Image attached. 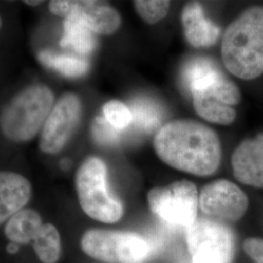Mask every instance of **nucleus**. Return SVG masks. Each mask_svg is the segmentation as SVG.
Returning a JSON list of instances; mask_svg holds the SVG:
<instances>
[{"label":"nucleus","instance_id":"1","mask_svg":"<svg viewBox=\"0 0 263 263\" xmlns=\"http://www.w3.org/2000/svg\"><path fill=\"white\" fill-rule=\"evenodd\" d=\"M154 148L160 159L171 167L199 177L216 173L221 159L217 135L192 120L166 124L154 138Z\"/></svg>","mask_w":263,"mask_h":263},{"label":"nucleus","instance_id":"2","mask_svg":"<svg viewBox=\"0 0 263 263\" xmlns=\"http://www.w3.org/2000/svg\"><path fill=\"white\" fill-rule=\"evenodd\" d=\"M226 68L252 80L263 73V6L246 10L226 28L221 44Z\"/></svg>","mask_w":263,"mask_h":263},{"label":"nucleus","instance_id":"3","mask_svg":"<svg viewBox=\"0 0 263 263\" xmlns=\"http://www.w3.org/2000/svg\"><path fill=\"white\" fill-rule=\"evenodd\" d=\"M54 95L44 85H33L16 96L0 116V128L13 141L33 139L53 108Z\"/></svg>","mask_w":263,"mask_h":263},{"label":"nucleus","instance_id":"4","mask_svg":"<svg viewBox=\"0 0 263 263\" xmlns=\"http://www.w3.org/2000/svg\"><path fill=\"white\" fill-rule=\"evenodd\" d=\"M76 187L80 207L89 217L104 223H115L124 214L121 201L107 186V169L98 157L84 160L76 172Z\"/></svg>","mask_w":263,"mask_h":263},{"label":"nucleus","instance_id":"5","mask_svg":"<svg viewBox=\"0 0 263 263\" xmlns=\"http://www.w3.org/2000/svg\"><path fill=\"white\" fill-rule=\"evenodd\" d=\"M80 248L86 255L103 263H145L151 254V244L143 236L100 228L86 230Z\"/></svg>","mask_w":263,"mask_h":263},{"label":"nucleus","instance_id":"6","mask_svg":"<svg viewBox=\"0 0 263 263\" xmlns=\"http://www.w3.org/2000/svg\"><path fill=\"white\" fill-rule=\"evenodd\" d=\"M192 263H232L235 236L228 226L209 218L196 219L185 229Z\"/></svg>","mask_w":263,"mask_h":263},{"label":"nucleus","instance_id":"7","mask_svg":"<svg viewBox=\"0 0 263 263\" xmlns=\"http://www.w3.org/2000/svg\"><path fill=\"white\" fill-rule=\"evenodd\" d=\"M147 203L151 212L171 226L186 229L197 219V187L188 180L152 188L147 193Z\"/></svg>","mask_w":263,"mask_h":263},{"label":"nucleus","instance_id":"8","mask_svg":"<svg viewBox=\"0 0 263 263\" xmlns=\"http://www.w3.org/2000/svg\"><path fill=\"white\" fill-rule=\"evenodd\" d=\"M199 207L206 216L216 221H237L246 214L249 199L232 181L218 179L202 188Z\"/></svg>","mask_w":263,"mask_h":263},{"label":"nucleus","instance_id":"9","mask_svg":"<svg viewBox=\"0 0 263 263\" xmlns=\"http://www.w3.org/2000/svg\"><path fill=\"white\" fill-rule=\"evenodd\" d=\"M49 9L59 17L77 20L100 34H112L121 25L119 13L100 1L54 0L49 2Z\"/></svg>","mask_w":263,"mask_h":263},{"label":"nucleus","instance_id":"10","mask_svg":"<svg viewBox=\"0 0 263 263\" xmlns=\"http://www.w3.org/2000/svg\"><path fill=\"white\" fill-rule=\"evenodd\" d=\"M81 115V103L74 94L64 95L53 106L42 128L40 148L47 154H57L76 130Z\"/></svg>","mask_w":263,"mask_h":263},{"label":"nucleus","instance_id":"11","mask_svg":"<svg viewBox=\"0 0 263 263\" xmlns=\"http://www.w3.org/2000/svg\"><path fill=\"white\" fill-rule=\"evenodd\" d=\"M231 163L238 181L263 188V134L243 141L233 152Z\"/></svg>","mask_w":263,"mask_h":263},{"label":"nucleus","instance_id":"12","mask_svg":"<svg viewBox=\"0 0 263 263\" xmlns=\"http://www.w3.org/2000/svg\"><path fill=\"white\" fill-rule=\"evenodd\" d=\"M31 184L24 176L13 172H0V226L28 205Z\"/></svg>","mask_w":263,"mask_h":263},{"label":"nucleus","instance_id":"13","mask_svg":"<svg viewBox=\"0 0 263 263\" xmlns=\"http://www.w3.org/2000/svg\"><path fill=\"white\" fill-rule=\"evenodd\" d=\"M184 35L193 47H209L216 43L220 29L205 17L202 6L192 2L185 5L181 14Z\"/></svg>","mask_w":263,"mask_h":263},{"label":"nucleus","instance_id":"14","mask_svg":"<svg viewBox=\"0 0 263 263\" xmlns=\"http://www.w3.org/2000/svg\"><path fill=\"white\" fill-rule=\"evenodd\" d=\"M221 70L207 58L188 61L181 70V82L190 94L211 89L222 77Z\"/></svg>","mask_w":263,"mask_h":263},{"label":"nucleus","instance_id":"15","mask_svg":"<svg viewBox=\"0 0 263 263\" xmlns=\"http://www.w3.org/2000/svg\"><path fill=\"white\" fill-rule=\"evenodd\" d=\"M43 226L42 217L32 209H23L10 217L4 226V234L11 243L28 245L32 243Z\"/></svg>","mask_w":263,"mask_h":263},{"label":"nucleus","instance_id":"16","mask_svg":"<svg viewBox=\"0 0 263 263\" xmlns=\"http://www.w3.org/2000/svg\"><path fill=\"white\" fill-rule=\"evenodd\" d=\"M191 95L194 108L203 119L220 125H229L235 120V110L229 105L219 103L207 92H194Z\"/></svg>","mask_w":263,"mask_h":263},{"label":"nucleus","instance_id":"17","mask_svg":"<svg viewBox=\"0 0 263 263\" xmlns=\"http://www.w3.org/2000/svg\"><path fill=\"white\" fill-rule=\"evenodd\" d=\"M33 251L42 263H58L63 253V243L60 231L52 223H43L34 240Z\"/></svg>","mask_w":263,"mask_h":263},{"label":"nucleus","instance_id":"18","mask_svg":"<svg viewBox=\"0 0 263 263\" xmlns=\"http://www.w3.org/2000/svg\"><path fill=\"white\" fill-rule=\"evenodd\" d=\"M63 47H71L80 54H90L96 46L93 31L82 23L74 19H66L64 23V36L61 40Z\"/></svg>","mask_w":263,"mask_h":263},{"label":"nucleus","instance_id":"19","mask_svg":"<svg viewBox=\"0 0 263 263\" xmlns=\"http://www.w3.org/2000/svg\"><path fill=\"white\" fill-rule=\"evenodd\" d=\"M132 115L135 127L141 132L155 131L162 119L159 105L148 98H138L132 102Z\"/></svg>","mask_w":263,"mask_h":263},{"label":"nucleus","instance_id":"20","mask_svg":"<svg viewBox=\"0 0 263 263\" xmlns=\"http://www.w3.org/2000/svg\"><path fill=\"white\" fill-rule=\"evenodd\" d=\"M38 61L48 68L54 69L67 77L84 76L89 69V63L76 57L60 55L50 51H41L38 54Z\"/></svg>","mask_w":263,"mask_h":263},{"label":"nucleus","instance_id":"21","mask_svg":"<svg viewBox=\"0 0 263 263\" xmlns=\"http://www.w3.org/2000/svg\"><path fill=\"white\" fill-rule=\"evenodd\" d=\"M104 118L118 130H123L133 122L131 109L119 101H110L104 104Z\"/></svg>","mask_w":263,"mask_h":263},{"label":"nucleus","instance_id":"22","mask_svg":"<svg viewBox=\"0 0 263 263\" xmlns=\"http://www.w3.org/2000/svg\"><path fill=\"white\" fill-rule=\"evenodd\" d=\"M135 8L144 22L155 24L164 19L170 9V1H135Z\"/></svg>","mask_w":263,"mask_h":263},{"label":"nucleus","instance_id":"23","mask_svg":"<svg viewBox=\"0 0 263 263\" xmlns=\"http://www.w3.org/2000/svg\"><path fill=\"white\" fill-rule=\"evenodd\" d=\"M95 141L104 146H112L120 141V130L113 127L104 117H97L92 124Z\"/></svg>","mask_w":263,"mask_h":263},{"label":"nucleus","instance_id":"24","mask_svg":"<svg viewBox=\"0 0 263 263\" xmlns=\"http://www.w3.org/2000/svg\"><path fill=\"white\" fill-rule=\"evenodd\" d=\"M245 253L254 263H263L262 238H248L243 245Z\"/></svg>","mask_w":263,"mask_h":263},{"label":"nucleus","instance_id":"25","mask_svg":"<svg viewBox=\"0 0 263 263\" xmlns=\"http://www.w3.org/2000/svg\"><path fill=\"white\" fill-rule=\"evenodd\" d=\"M20 248H21L20 245L9 242V244L6 246V252L9 254H16L19 252Z\"/></svg>","mask_w":263,"mask_h":263},{"label":"nucleus","instance_id":"26","mask_svg":"<svg viewBox=\"0 0 263 263\" xmlns=\"http://www.w3.org/2000/svg\"><path fill=\"white\" fill-rule=\"evenodd\" d=\"M68 166H69V161H68V160H63V161L61 162V167H62L63 169H66Z\"/></svg>","mask_w":263,"mask_h":263},{"label":"nucleus","instance_id":"27","mask_svg":"<svg viewBox=\"0 0 263 263\" xmlns=\"http://www.w3.org/2000/svg\"><path fill=\"white\" fill-rule=\"evenodd\" d=\"M28 5H31V6H36L42 3V1H25Z\"/></svg>","mask_w":263,"mask_h":263},{"label":"nucleus","instance_id":"28","mask_svg":"<svg viewBox=\"0 0 263 263\" xmlns=\"http://www.w3.org/2000/svg\"><path fill=\"white\" fill-rule=\"evenodd\" d=\"M2 27V19H1V16H0V28Z\"/></svg>","mask_w":263,"mask_h":263}]
</instances>
